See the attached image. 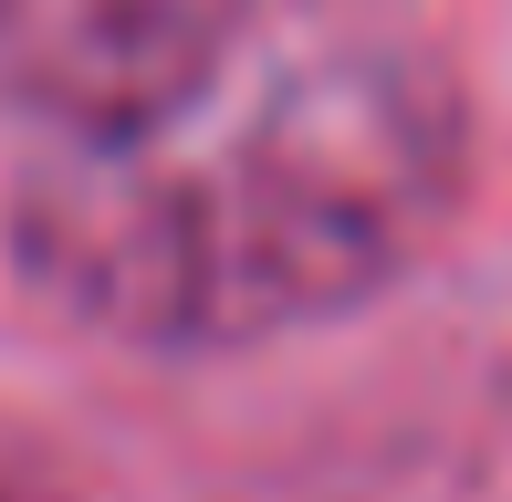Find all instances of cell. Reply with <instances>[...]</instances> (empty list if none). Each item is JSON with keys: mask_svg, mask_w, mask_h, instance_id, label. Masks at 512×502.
Here are the masks:
<instances>
[{"mask_svg": "<svg viewBox=\"0 0 512 502\" xmlns=\"http://www.w3.org/2000/svg\"><path fill=\"white\" fill-rule=\"evenodd\" d=\"M460 189V84L387 0H251L126 126L32 157L11 251L63 314L241 346L377 293Z\"/></svg>", "mask_w": 512, "mask_h": 502, "instance_id": "6da1fadb", "label": "cell"}, {"mask_svg": "<svg viewBox=\"0 0 512 502\" xmlns=\"http://www.w3.org/2000/svg\"><path fill=\"white\" fill-rule=\"evenodd\" d=\"M251 0H0V126L32 147L126 126L189 84Z\"/></svg>", "mask_w": 512, "mask_h": 502, "instance_id": "7a4b0ae2", "label": "cell"}, {"mask_svg": "<svg viewBox=\"0 0 512 502\" xmlns=\"http://www.w3.org/2000/svg\"><path fill=\"white\" fill-rule=\"evenodd\" d=\"M0 502H32V492H21V482H0Z\"/></svg>", "mask_w": 512, "mask_h": 502, "instance_id": "3957f363", "label": "cell"}]
</instances>
